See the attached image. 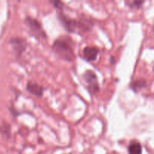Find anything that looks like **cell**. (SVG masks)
<instances>
[{"label":"cell","instance_id":"obj_1","mask_svg":"<svg viewBox=\"0 0 154 154\" xmlns=\"http://www.w3.org/2000/svg\"><path fill=\"white\" fill-rule=\"evenodd\" d=\"M57 14L63 26L69 33L81 34L90 31L93 26V20L87 16L82 17L79 20H75L69 17L61 11H57Z\"/></svg>","mask_w":154,"mask_h":154},{"label":"cell","instance_id":"obj_2","mask_svg":"<svg viewBox=\"0 0 154 154\" xmlns=\"http://www.w3.org/2000/svg\"><path fill=\"white\" fill-rule=\"evenodd\" d=\"M75 43L69 36L61 35L54 41L52 45V50L57 55L65 61H75V54L74 51Z\"/></svg>","mask_w":154,"mask_h":154},{"label":"cell","instance_id":"obj_3","mask_svg":"<svg viewBox=\"0 0 154 154\" xmlns=\"http://www.w3.org/2000/svg\"><path fill=\"white\" fill-rule=\"evenodd\" d=\"M25 23L29 29V32L33 35V37L37 39H45L47 38V34L44 31L41 23L35 18L30 16H27L25 18Z\"/></svg>","mask_w":154,"mask_h":154},{"label":"cell","instance_id":"obj_4","mask_svg":"<svg viewBox=\"0 0 154 154\" xmlns=\"http://www.w3.org/2000/svg\"><path fill=\"white\" fill-rule=\"evenodd\" d=\"M83 78L87 85L89 93L91 95H95L99 92V84L98 77L95 72L92 70L85 71L83 74Z\"/></svg>","mask_w":154,"mask_h":154},{"label":"cell","instance_id":"obj_5","mask_svg":"<svg viewBox=\"0 0 154 154\" xmlns=\"http://www.w3.org/2000/svg\"><path fill=\"white\" fill-rule=\"evenodd\" d=\"M10 45H11L15 54L17 57H20L27 48V42L23 38L20 37H13L11 38L9 42Z\"/></svg>","mask_w":154,"mask_h":154},{"label":"cell","instance_id":"obj_6","mask_svg":"<svg viewBox=\"0 0 154 154\" xmlns=\"http://www.w3.org/2000/svg\"><path fill=\"white\" fill-rule=\"evenodd\" d=\"M99 54V49L96 47L87 46L83 50V57L88 62H93L97 59Z\"/></svg>","mask_w":154,"mask_h":154},{"label":"cell","instance_id":"obj_7","mask_svg":"<svg viewBox=\"0 0 154 154\" xmlns=\"http://www.w3.org/2000/svg\"><path fill=\"white\" fill-rule=\"evenodd\" d=\"M26 89L30 94L37 96V97H42L45 92V88L42 86L32 81L27 83Z\"/></svg>","mask_w":154,"mask_h":154},{"label":"cell","instance_id":"obj_8","mask_svg":"<svg viewBox=\"0 0 154 154\" xmlns=\"http://www.w3.org/2000/svg\"><path fill=\"white\" fill-rule=\"evenodd\" d=\"M147 86V82L144 78H139L133 81L129 84V87L131 90H133L135 93H139L143 89L146 88Z\"/></svg>","mask_w":154,"mask_h":154},{"label":"cell","instance_id":"obj_9","mask_svg":"<svg viewBox=\"0 0 154 154\" xmlns=\"http://www.w3.org/2000/svg\"><path fill=\"white\" fill-rule=\"evenodd\" d=\"M129 154H141L142 153V146L138 141H132L128 147Z\"/></svg>","mask_w":154,"mask_h":154},{"label":"cell","instance_id":"obj_10","mask_svg":"<svg viewBox=\"0 0 154 154\" xmlns=\"http://www.w3.org/2000/svg\"><path fill=\"white\" fill-rule=\"evenodd\" d=\"M0 132L2 134L3 136L8 139L11 137V126L8 123L3 122L2 124L0 126Z\"/></svg>","mask_w":154,"mask_h":154},{"label":"cell","instance_id":"obj_11","mask_svg":"<svg viewBox=\"0 0 154 154\" xmlns=\"http://www.w3.org/2000/svg\"><path fill=\"white\" fill-rule=\"evenodd\" d=\"M126 5L128 6L130 8H134V9H138L141 8L142 7L143 4L144 3V0H133V1H126L125 2Z\"/></svg>","mask_w":154,"mask_h":154},{"label":"cell","instance_id":"obj_12","mask_svg":"<svg viewBox=\"0 0 154 154\" xmlns=\"http://www.w3.org/2000/svg\"><path fill=\"white\" fill-rule=\"evenodd\" d=\"M50 3H51L53 5V6L54 8H56L58 11H63V9L64 8L65 5L62 1H60V0H51Z\"/></svg>","mask_w":154,"mask_h":154},{"label":"cell","instance_id":"obj_13","mask_svg":"<svg viewBox=\"0 0 154 154\" xmlns=\"http://www.w3.org/2000/svg\"><path fill=\"white\" fill-rule=\"evenodd\" d=\"M111 63H112V64H114V63H115V60H114V57H111Z\"/></svg>","mask_w":154,"mask_h":154}]
</instances>
